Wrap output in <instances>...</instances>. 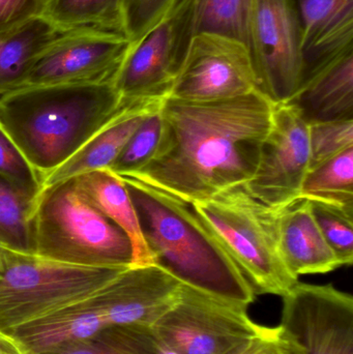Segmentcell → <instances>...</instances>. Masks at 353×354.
I'll use <instances>...</instances> for the list:
<instances>
[{
	"label": "cell",
	"mask_w": 353,
	"mask_h": 354,
	"mask_svg": "<svg viewBox=\"0 0 353 354\" xmlns=\"http://www.w3.org/2000/svg\"><path fill=\"white\" fill-rule=\"evenodd\" d=\"M274 107L259 91L204 103L167 97L155 156L126 176L190 204L245 185L258 165Z\"/></svg>",
	"instance_id": "cell-1"
},
{
	"label": "cell",
	"mask_w": 353,
	"mask_h": 354,
	"mask_svg": "<svg viewBox=\"0 0 353 354\" xmlns=\"http://www.w3.org/2000/svg\"><path fill=\"white\" fill-rule=\"evenodd\" d=\"M136 102L114 81L24 86L0 99V126L44 179Z\"/></svg>",
	"instance_id": "cell-2"
},
{
	"label": "cell",
	"mask_w": 353,
	"mask_h": 354,
	"mask_svg": "<svg viewBox=\"0 0 353 354\" xmlns=\"http://www.w3.org/2000/svg\"><path fill=\"white\" fill-rule=\"evenodd\" d=\"M136 210L153 264L182 284L248 307L255 292L190 203L131 176H120Z\"/></svg>",
	"instance_id": "cell-3"
},
{
	"label": "cell",
	"mask_w": 353,
	"mask_h": 354,
	"mask_svg": "<svg viewBox=\"0 0 353 354\" xmlns=\"http://www.w3.org/2000/svg\"><path fill=\"white\" fill-rule=\"evenodd\" d=\"M35 254L87 268H130L128 235L85 195L77 177L44 187L32 216Z\"/></svg>",
	"instance_id": "cell-4"
},
{
	"label": "cell",
	"mask_w": 353,
	"mask_h": 354,
	"mask_svg": "<svg viewBox=\"0 0 353 354\" xmlns=\"http://www.w3.org/2000/svg\"><path fill=\"white\" fill-rule=\"evenodd\" d=\"M191 205L229 254L255 295L283 297L298 282L280 253V208L255 199L244 185Z\"/></svg>",
	"instance_id": "cell-5"
},
{
	"label": "cell",
	"mask_w": 353,
	"mask_h": 354,
	"mask_svg": "<svg viewBox=\"0 0 353 354\" xmlns=\"http://www.w3.org/2000/svg\"><path fill=\"white\" fill-rule=\"evenodd\" d=\"M128 268L72 266L0 247V333L86 299Z\"/></svg>",
	"instance_id": "cell-6"
},
{
	"label": "cell",
	"mask_w": 353,
	"mask_h": 354,
	"mask_svg": "<svg viewBox=\"0 0 353 354\" xmlns=\"http://www.w3.org/2000/svg\"><path fill=\"white\" fill-rule=\"evenodd\" d=\"M247 308L182 284L178 301L151 328L178 354H238L265 328Z\"/></svg>",
	"instance_id": "cell-7"
},
{
	"label": "cell",
	"mask_w": 353,
	"mask_h": 354,
	"mask_svg": "<svg viewBox=\"0 0 353 354\" xmlns=\"http://www.w3.org/2000/svg\"><path fill=\"white\" fill-rule=\"evenodd\" d=\"M195 17L196 0H176L165 17L131 46L114 78L122 99L169 97L196 35Z\"/></svg>",
	"instance_id": "cell-8"
},
{
	"label": "cell",
	"mask_w": 353,
	"mask_h": 354,
	"mask_svg": "<svg viewBox=\"0 0 353 354\" xmlns=\"http://www.w3.org/2000/svg\"><path fill=\"white\" fill-rule=\"evenodd\" d=\"M247 46L258 91L274 105L289 103L298 93L304 68L296 0H252Z\"/></svg>",
	"instance_id": "cell-9"
},
{
	"label": "cell",
	"mask_w": 353,
	"mask_h": 354,
	"mask_svg": "<svg viewBox=\"0 0 353 354\" xmlns=\"http://www.w3.org/2000/svg\"><path fill=\"white\" fill-rule=\"evenodd\" d=\"M130 49L120 33L87 26L60 31L41 52L24 86L114 81Z\"/></svg>",
	"instance_id": "cell-10"
},
{
	"label": "cell",
	"mask_w": 353,
	"mask_h": 354,
	"mask_svg": "<svg viewBox=\"0 0 353 354\" xmlns=\"http://www.w3.org/2000/svg\"><path fill=\"white\" fill-rule=\"evenodd\" d=\"M256 91V75L246 44L216 33H197L169 97L204 103Z\"/></svg>",
	"instance_id": "cell-11"
},
{
	"label": "cell",
	"mask_w": 353,
	"mask_h": 354,
	"mask_svg": "<svg viewBox=\"0 0 353 354\" xmlns=\"http://www.w3.org/2000/svg\"><path fill=\"white\" fill-rule=\"evenodd\" d=\"M309 167L308 124L292 104L275 105L258 165L245 187L265 205L282 208L300 198Z\"/></svg>",
	"instance_id": "cell-12"
},
{
	"label": "cell",
	"mask_w": 353,
	"mask_h": 354,
	"mask_svg": "<svg viewBox=\"0 0 353 354\" xmlns=\"http://www.w3.org/2000/svg\"><path fill=\"white\" fill-rule=\"evenodd\" d=\"M280 326L306 354H353V297L298 282L283 297Z\"/></svg>",
	"instance_id": "cell-13"
},
{
	"label": "cell",
	"mask_w": 353,
	"mask_h": 354,
	"mask_svg": "<svg viewBox=\"0 0 353 354\" xmlns=\"http://www.w3.org/2000/svg\"><path fill=\"white\" fill-rule=\"evenodd\" d=\"M182 283L155 264L132 266L90 295L107 328L153 326L178 301Z\"/></svg>",
	"instance_id": "cell-14"
},
{
	"label": "cell",
	"mask_w": 353,
	"mask_h": 354,
	"mask_svg": "<svg viewBox=\"0 0 353 354\" xmlns=\"http://www.w3.org/2000/svg\"><path fill=\"white\" fill-rule=\"evenodd\" d=\"M289 103L308 124L353 120V44L309 68Z\"/></svg>",
	"instance_id": "cell-15"
},
{
	"label": "cell",
	"mask_w": 353,
	"mask_h": 354,
	"mask_svg": "<svg viewBox=\"0 0 353 354\" xmlns=\"http://www.w3.org/2000/svg\"><path fill=\"white\" fill-rule=\"evenodd\" d=\"M278 231L282 259L296 278L302 274H327L341 268L306 198H298L280 208Z\"/></svg>",
	"instance_id": "cell-16"
},
{
	"label": "cell",
	"mask_w": 353,
	"mask_h": 354,
	"mask_svg": "<svg viewBox=\"0 0 353 354\" xmlns=\"http://www.w3.org/2000/svg\"><path fill=\"white\" fill-rule=\"evenodd\" d=\"M164 100H143L133 104L91 137L66 163L44 177L43 189L87 172L109 169L135 131L149 114L161 107Z\"/></svg>",
	"instance_id": "cell-17"
},
{
	"label": "cell",
	"mask_w": 353,
	"mask_h": 354,
	"mask_svg": "<svg viewBox=\"0 0 353 354\" xmlns=\"http://www.w3.org/2000/svg\"><path fill=\"white\" fill-rule=\"evenodd\" d=\"M107 328L90 295L78 303L29 322L15 330V339L28 354H45L62 345L87 340Z\"/></svg>",
	"instance_id": "cell-18"
},
{
	"label": "cell",
	"mask_w": 353,
	"mask_h": 354,
	"mask_svg": "<svg viewBox=\"0 0 353 354\" xmlns=\"http://www.w3.org/2000/svg\"><path fill=\"white\" fill-rule=\"evenodd\" d=\"M296 1L302 25L304 74L327 56L353 44V0Z\"/></svg>",
	"instance_id": "cell-19"
},
{
	"label": "cell",
	"mask_w": 353,
	"mask_h": 354,
	"mask_svg": "<svg viewBox=\"0 0 353 354\" xmlns=\"http://www.w3.org/2000/svg\"><path fill=\"white\" fill-rule=\"evenodd\" d=\"M76 177L93 205L128 235L134 252L133 266L153 264L134 204L122 177L108 169L95 170Z\"/></svg>",
	"instance_id": "cell-20"
},
{
	"label": "cell",
	"mask_w": 353,
	"mask_h": 354,
	"mask_svg": "<svg viewBox=\"0 0 353 354\" xmlns=\"http://www.w3.org/2000/svg\"><path fill=\"white\" fill-rule=\"evenodd\" d=\"M57 33L43 17L0 31V99L24 86L41 52Z\"/></svg>",
	"instance_id": "cell-21"
},
{
	"label": "cell",
	"mask_w": 353,
	"mask_h": 354,
	"mask_svg": "<svg viewBox=\"0 0 353 354\" xmlns=\"http://www.w3.org/2000/svg\"><path fill=\"white\" fill-rule=\"evenodd\" d=\"M41 17L58 32L87 26L124 35V0H47Z\"/></svg>",
	"instance_id": "cell-22"
},
{
	"label": "cell",
	"mask_w": 353,
	"mask_h": 354,
	"mask_svg": "<svg viewBox=\"0 0 353 354\" xmlns=\"http://www.w3.org/2000/svg\"><path fill=\"white\" fill-rule=\"evenodd\" d=\"M35 196L0 176V247L35 254Z\"/></svg>",
	"instance_id": "cell-23"
},
{
	"label": "cell",
	"mask_w": 353,
	"mask_h": 354,
	"mask_svg": "<svg viewBox=\"0 0 353 354\" xmlns=\"http://www.w3.org/2000/svg\"><path fill=\"white\" fill-rule=\"evenodd\" d=\"M300 198L323 200L353 209V147L309 170Z\"/></svg>",
	"instance_id": "cell-24"
},
{
	"label": "cell",
	"mask_w": 353,
	"mask_h": 354,
	"mask_svg": "<svg viewBox=\"0 0 353 354\" xmlns=\"http://www.w3.org/2000/svg\"><path fill=\"white\" fill-rule=\"evenodd\" d=\"M252 0H196L197 33H216L247 45Z\"/></svg>",
	"instance_id": "cell-25"
},
{
	"label": "cell",
	"mask_w": 353,
	"mask_h": 354,
	"mask_svg": "<svg viewBox=\"0 0 353 354\" xmlns=\"http://www.w3.org/2000/svg\"><path fill=\"white\" fill-rule=\"evenodd\" d=\"M311 212L341 266L353 262V209L339 204L308 199Z\"/></svg>",
	"instance_id": "cell-26"
},
{
	"label": "cell",
	"mask_w": 353,
	"mask_h": 354,
	"mask_svg": "<svg viewBox=\"0 0 353 354\" xmlns=\"http://www.w3.org/2000/svg\"><path fill=\"white\" fill-rule=\"evenodd\" d=\"M161 107L145 118L108 170L116 176H131L153 159L161 139Z\"/></svg>",
	"instance_id": "cell-27"
},
{
	"label": "cell",
	"mask_w": 353,
	"mask_h": 354,
	"mask_svg": "<svg viewBox=\"0 0 353 354\" xmlns=\"http://www.w3.org/2000/svg\"><path fill=\"white\" fill-rule=\"evenodd\" d=\"M93 339L111 354H178L151 326H109Z\"/></svg>",
	"instance_id": "cell-28"
},
{
	"label": "cell",
	"mask_w": 353,
	"mask_h": 354,
	"mask_svg": "<svg viewBox=\"0 0 353 354\" xmlns=\"http://www.w3.org/2000/svg\"><path fill=\"white\" fill-rule=\"evenodd\" d=\"M310 167L336 157L353 147V120H334L308 124Z\"/></svg>",
	"instance_id": "cell-29"
},
{
	"label": "cell",
	"mask_w": 353,
	"mask_h": 354,
	"mask_svg": "<svg viewBox=\"0 0 353 354\" xmlns=\"http://www.w3.org/2000/svg\"><path fill=\"white\" fill-rule=\"evenodd\" d=\"M0 176L22 187L31 195L43 191V179L21 153L16 143L0 126Z\"/></svg>",
	"instance_id": "cell-30"
},
{
	"label": "cell",
	"mask_w": 353,
	"mask_h": 354,
	"mask_svg": "<svg viewBox=\"0 0 353 354\" xmlns=\"http://www.w3.org/2000/svg\"><path fill=\"white\" fill-rule=\"evenodd\" d=\"M176 0H124V35L138 43L167 14Z\"/></svg>",
	"instance_id": "cell-31"
},
{
	"label": "cell",
	"mask_w": 353,
	"mask_h": 354,
	"mask_svg": "<svg viewBox=\"0 0 353 354\" xmlns=\"http://www.w3.org/2000/svg\"><path fill=\"white\" fill-rule=\"evenodd\" d=\"M238 354H306L304 349L281 328L265 330Z\"/></svg>",
	"instance_id": "cell-32"
},
{
	"label": "cell",
	"mask_w": 353,
	"mask_h": 354,
	"mask_svg": "<svg viewBox=\"0 0 353 354\" xmlns=\"http://www.w3.org/2000/svg\"><path fill=\"white\" fill-rule=\"evenodd\" d=\"M47 0H0V31L41 17Z\"/></svg>",
	"instance_id": "cell-33"
},
{
	"label": "cell",
	"mask_w": 353,
	"mask_h": 354,
	"mask_svg": "<svg viewBox=\"0 0 353 354\" xmlns=\"http://www.w3.org/2000/svg\"><path fill=\"white\" fill-rule=\"evenodd\" d=\"M0 354H28L12 337L0 333Z\"/></svg>",
	"instance_id": "cell-34"
}]
</instances>
